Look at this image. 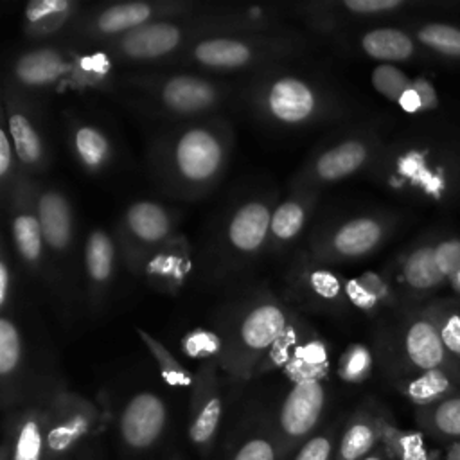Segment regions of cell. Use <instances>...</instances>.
<instances>
[{"instance_id":"cell-1","label":"cell","mask_w":460,"mask_h":460,"mask_svg":"<svg viewBox=\"0 0 460 460\" xmlns=\"http://www.w3.org/2000/svg\"><path fill=\"white\" fill-rule=\"evenodd\" d=\"M234 151V128L225 115L167 126L147 147L156 187L176 199L207 196L223 178Z\"/></svg>"},{"instance_id":"cell-2","label":"cell","mask_w":460,"mask_h":460,"mask_svg":"<svg viewBox=\"0 0 460 460\" xmlns=\"http://www.w3.org/2000/svg\"><path fill=\"white\" fill-rule=\"evenodd\" d=\"M385 189L422 203L460 196V140L442 131L406 135L385 144L368 171Z\"/></svg>"},{"instance_id":"cell-3","label":"cell","mask_w":460,"mask_h":460,"mask_svg":"<svg viewBox=\"0 0 460 460\" xmlns=\"http://www.w3.org/2000/svg\"><path fill=\"white\" fill-rule=\"evenodd\" d=\"M113 90L135 111L165 128L223 115L234 97L225 81L172 68H129L119 74Z\"/></svg>"},{"instance_id":"cell-4","label":"cell","mask_w":460,"mask_h":460,"mask_svg":"<svg viewBox=\"0 0 460 460\" xmlns=\"http://www.w3.org/2000/svg\"><path fill=\"white\" fill-rule=\"evenodd\" d=\"M241 93L248 111L273 129H305L336 120L345 111L329 84L288 65L252 74Z\"/></svg>"},{"instance_id":"cell-5","label":"cell","mask_w":460,"mask_h":460,"mask_svg":"<svg viewBox=\"0 0 460 460\" xmlns=\"http://www.w3.org/2000/svg\"><path fill=\"white\" fill-rule=\"evenodd\" d=\"M296 311L270 289H259L241 300L221 320L217 363L237 383L257 376L271 347L280 340Z\"/></svg>"},{"instance_id":"cell-6","label":"cell","mask_w":460,"mask_h":460,"mask_svg":"<svg viewBox=\"0 0 460 460\" xmlns=\"http://www.w3.org/2000/svg\"><path fill=\"white\" fill-rule=\"evenodd\" d=\"M311 40L298 31L237 32L198 40L178 59L164 68H181L205 75L261 72L304 56Z\"/></svg>"},{"instance_id":"cell-7","label":"cell","mask_w":460,"mask_h":460,"mask_svg":"<svg viewBox=\"0 0 460 460\" xmlns=\"http://www.w3.org/2000/svg\"><path fill=\"white\" fill-rule=\"evenodd\" d=\"M217 34H221V29L210 5H199L190 14L156 20L120 38L93 47L104 50L117 66L164 68L178 59L198 40Z\"/></svg>"},{"instance_id":"cell-8","label":"cell","mask_w":460,"mask_h":460,"mask_svg":"<svg viewBox=\"0 0 460 460\" xmlns=\"http://www.w3.org/2000/svg\"><path fill=\"white\" fill-rule=\"evenodd\" d=\"M36 207L43 228L50 271V295L63 309L75 305L81 293L83 259L77 255L75 216L68 196L54 183L36 180Z\"/></svg>"},{"instance_id":"cell-9","label":"cell","mask_w":460,"mask_h":460,"mask_svg":"<svg viewBox=\"0 0 460 460\" xmlns=\"http://www.w3.org/2000/svg\"><path fill=\"white\" fill-rule=\"evenodd\" d=\"M385 142L368 128H356L316 147L291 180V189H318L368 172Z\"/></svg>"},{"instance_id":"cell-10","label":"cell","mask_w":460,"mask_h":460,"mask_svg":"<svg viewBox=\"0 0 460 460\" xmlns=\"http://www.w3.org/2000/svg\"><path fill=\"white\" fill-rule=\"evenodd\" d=\"M198 7L199 4L185 0H140L95 5L81 11L66 36L75 45H101L151 22L190 14Z\"/></svg>"},{"instance_id":"cell-11","label":"cell","mask_w":460,"mask_h":460,"mask_svg":"<svg viewBox=\"0 0 460 460\" xmlns=\"http://www.w3.org/2000/svg\"><path fill=\"white\" fill-rule=\"evenodd\" d=\"M385 365L394 381L440 367L460 368L444 347L429 304L406 311L394 338L388 341Z\"/></svg>"},{"instance_id":"cell-12","label":"cell","mask_w":460,"mask_h":460,"mask_svg":"<svg viewBox=\"0 0 460 460\" xmlns=\"http://www.w3.org/2000/svg\"><path fill=\"white\" fill-rule=\"evenodd\" d=\"M394 225L386 214H358L327 223L309 235L304 253L323 266L361 261L383 246Z\"/></svg>"},{"instance_id":"cell-13","label":"cell","mask_w":460,"mask_h":460,"mask_svg":"<svg viewBox=\"0 0 460 460\" xmlns=\"http://www.w3.org/2000/svg\"><path fill=\"white\" fill-rule=\"evenodd\" d=\"M327 379V374H307L289 379L288 392L270 415L282 460L323 426L329 406Z\"/></svg>"},{"instance_id":"cell-14","label":"cell","mask_w":460,"mask_h":460,"mask_svg":"<svg viewBox=\"0 0 460 460\" xmlns=\"http://www.w3.org/2000/svg\"><path fill=\"white\" fill-rule=\"evenodd\" d=\"M99 426V408L56 379L49 392L47 460H74L79 449L97 437Z\"/></svg>"},{"instance_id":"cell-15","label":"cell","mask_w":460,"mask_h":460,"mask_svg":"<svg viewBox=\"0 0 460 460\" xmlns=\"http://www.w3.org/2000/svg\"><path fill=\"white\" fill-rule=\"evenodd\" d=\"M176 223V214L158 201L137 199L124 208L115 228V239L131 273L144 275L153 253L178 234Z\"/></svg>"},{"instance_id":"cell-16","label":"cell","mask_w":460,"mask_h":460,"mask_svg":"<svg viewBox=\"0 0 460 460\" xmlns=\"http://www.w3.org/2000/svg\"><path fill=\"white\" fill-rule=\"evenodd\" d=\"M13 250L25 273L50 291V271L43 228L36 207V178L22 176L4 199Z\"/></svg>"},{"instance_id":"cell-17","label":"cell","mask_w":460,"mask_h":460,"mask_svg":"<svg viewBox=\"0 0 460 460\" xmlns=\"http://www.w3.org/2000/svg\"><path fill=\"white\" fill-rule=\"evenodd\" d=\"M75 52L56 43H34L11 59L5 84L43 102L50 93L72 84Z\"/></svg>"},{"instance_id":"cell-18","label":"cell","mask_w":460,"mask_h":460,"mask_svg":"<svg viewBox=\"0 0 460 460\" xmlns=\"http://www.w3.org/2000/svg\"><path fill=\"white\" fill-rule=\"evenodd\" d=\"M2 115L23 172L41 180L52 164L50 144L43 128L41 102L4 84Z\"/></svg>"},{"instance_id":"cell-19","label":"cell","mask_w":460,"mask_h":460,"mask_svg":"<svg viewBox=\"0 0 460 460\" xmlns=\"http://www.w3.org/2000/svg\"><path fill=\"white\" fill-rule=\"evenodd\" d=\"M56 379L50 376L23 402L4 415L0 460H47L49 392Z\"/></svg>"},{"instance_id":"cell-20","label":"cell","mask_w":460,"mask_h":460,"mask_svg":"<svg viewBox=\"0 0 460 460\" xmlns=\"http://www.w3.org/2000/svg\"><path fill=\"white\" fill-rule=\"evenodd\" d=\"M273 208L275 203L271 198L257 196L239 203L232 210L221 235V253L226 268H241L268 250Z\"/></svg>"},{"instance_id":"cell-21","label":"cell","mask_w":460,"mask_h":460,"mask_svg":"<svg viewBox=\"0 0 460 460\" xmlns=\"http://www.w3.org/2000/svg\"><path fill=\"white\" fill-rule=\"evenodd\" d=\"M169 426L165 401L149 390L133 394L117 419L120 449L129 458H142L156 451Z\"/></svg>"},{"instance_id":"cell-22","label":"cell","mask_w":460,"mask_h":460,"mask_svg":"<svg viewBox=\"0 0 460 460\" xmlns=\"http://www.w3.org/2000/svg\"><path fill=\"white\" fill-rule=\"evenodd\" d=\"M221 367L217 359H205L194 372L189 399L187 437L199 455H208L217 440L223 419Z\"/></svg>"},{"instance_id":"cell-23","label":"cell","mask_w":460,"mask_h":460,"mask_svg":"<svg viewBox=\"0 0 460 460\" xmlns=\"http://www.w3.org/2000/svg\"><path fill=\"white\" fill-rule=\"evenodd\" d=\"M289 296L313 313L338 314L347 309V279L323 264L311 261L305 253L296 257L288 273Z\"/></svg>"},{"instance_id":"cell-24","label":"cell","mask_w":460,"mask_h":460,"mask_svg":"<svg viewBox=\"0 0 460 460\" xmlns=\"http://www.w3.org/2000/svg\"><path fill=\"white\" fill-rule=\"evenodd\" d=\"M45 379H34L29 376L27 349L22 336V329L13 314L2 313L0 318V395L4 415L23 402L34 390H38Z\"/></svg>"},{"instance_id":"cell-25","label":"cell","mask_w":460,"mask_h":460,"mask_svg":"<svg viewBox=\"0 0 460 460\" xmlns=\"http://www.w3.org/2000/svg\"><path fill=\"white\" fill-rule=\"evenodd\" d=\"M117 239L104 228L95 226L88 232L81 259H83V282H84V298L93 314H101L113 279L119 259Z\"/></svg>"},{"instance_id":"cell-26","label":"cell","mask_w":460,"mask_h":460,"mask_svg":"<svg viewBox=\"0 0 460 460\" xmlns=\"http://www.w3.org/2000/svg\"><path fill=\"white\" fill-rule=\"evenodd\" d=\"M65 137L70 156L79 165L81 171L88 174L104 172L115 160V144L110 133L83 117H65Z\"/></svg>"},{"instance_id":"cell-27","label":"cell","mask_w":460,"mask_h":460,"mask_svg":"<svg viewBox=\"0 0 460 460\" xmlns=\"http://www.w3.org/2000/svg\"><path fill=\"white\" fill-rule=\"evenodd\" d=\"M320 196L322 190L318 189H291L289 196L275 205L270 223L268 252L284 253L298 239Z\"/></svg>"},{"instance_id":"cell-28","label":"cell","mask_w":460,"mask_h":460,"mask_svg":"<svg viewBox=\"0 0 460 460\" xmlns=\"http://www.w3.org/2000/svg\"><path fill=\"white\" fill-rule=\"evenodd\" d=\"M395 279L410 298L431 295L447 284L437 264L435 243L422 241L408 248L397 261Z\"/></svg>"},{"instance_id":"cell-29","label":"cell","mask_w":460,"mask_h":460,"mask_svg":"<svg viewBox=\"0 0 460 460\" xmlns=\"http://www.w3.org/2000/svg\"><path fill=\"white\" fill-rule=\"evenodd\" d=\"M383 411L385 408L367 401L343 420L336 460H363L381 444Z\"/></svg>"},{"instance_id":"cell-30","label":"cell","mask_w":460,"mask_h":460,"mask_svg":"<svg viewBox=\"0 0 460 460\" xmlns=\"http://www.w3.org/2000/svg\"><path fill=\"white\" fill-rule=\"evenodd\" d=\"M190 262V244L185 235L176 234L153 253L142 277L155 291L176 295L189 277Z\"/></svg>"},{"instance_id":"cell-31","label":"cell","mask_w":460,"mask_h":460,"mask_svg":"<svg viewBox=\"0 0 460 460\" xmlns=\"http://www.w3.org/2000/svg\"><path fill=\"white\" fill-rule=\"evenodd\" d=\"M83 7L75 0H32L23 9V34L31 41H47L70 27Z\"/></svg>"},{"instance_id":"cell-32","label":"cell","mask_w":460,"mask_h":460,"mask_svg":"<svg viewBox=\"0 0 460 460\" xmlns=\"http://www.w3.org/2000/svg\"><path fill=\"white\" fill-rule=\"evenodd\" d=\"M225 460H282L270 415H253L237 424Z\"/></svg>"},{"instance_id":"cell-33","label":"cell","mask_w":460,"mask_h":460,"mask_svg":"<svg viewBox=\"0 0 460 460\" xmlns=\"http://www.w3.org/2000/svg\"><path fill=\"white\" fill-rule=\"evenodd\" d=\"M352 43L363 56L390 65L413 59L419 45L410 31L390 25L370 27L356 34Z\"/></svg>"},{"instance_id":"cell-34","label":"cell","mask_w":460,"mask_h":460,"mask_svg":"<svg viewBox=\"0 0 460 460\" xmlns=\"http://www.w3.org/2000/svg\"><path fill=\"white\" fill-rule=\"evenodd\" d=\"M395 388L411 402L415 408L431 406L446 397L460 392V368L440 367L424 370L399 381H394Z\"/></svg>"},{"instance_id":"cell-35","label":"cell","mask_w":460,"mask_h":460,"mask_svg":"<svg viewBox=\"0 0 460 460\" xmlns=\"http://www.w3.org/2000/svg\"><path fill=\"white\" fill-rule=\"evenodd\" d=\"M345 296L349 305L361 313L372 314L395 304V288L388 277L377 271H363L354 279H347Z\"/></svg>"},{"instance_id":"cell-36","label":"cell","mask_w":460,"mask_h":460,"mask_svg":"<svg viewBox=\"0 0 460 460\" xmlns=\"http://www.w3.org/2000/svg\"><path fill=\"white\" fill-rule=\"evenodd\" d=\"M415 420L422 433L438 442L447 446L460 442V392L431 406L417 408Z\"/></svg>"},{"instance_id":"cell-37","label":"cell","mask_w":460,"mask_h":460,"mask_svg":"<svg viewBox=\"0 0 460 460\" xmlns=\"http://www.w3.org/2000/svg\"><path fill=\"white\" fill-rule=\"evenodd\" d=\"M381 446L392 460H440L438 455L426 446L420 431L401 429L386 410L381 419Z\"/></svg>"},{"instance_id":"cell-38","label":"cell","mask_w":460,"mask_h":460,"mask_svg":"<svg viewBox=\"0 0 460 460\" xmlns=\"http://www.w3.org/2000/svg\"><path fill=\"white\" fill-rule=\"evenodd\" d=\"M415 41L444 58L460 59V27L446 22H422L411 31Z\"/></svg>"},{"instance_id":"cell-39","label":"cell","mask_w":460,"mask_h":460,"mask_svg":"<svg viewBox=\"0 0 460 460\" xmlns=\"http://www.w3.org/2000/svg\"><path fill=\"white\" fill-rule=\"evenodd\" d=\"M137 334L142 340V343L147 347L149 354L153 356L155 363L160 368V374H162L164 381L169 386H172V388H192L194 374L189 372L160 340L151 336L142 327H137Z\"/></svg>"},{"instance_id":"cell-40","label":"cell","mask_w":460,"mask_h":460,"mask_svg":"<svg viewBox=\"0 0 460 460\" xmlns=\"http://www.w3.org/2000/svg\"><path fill=\"white\" fill-rule=\"evenodd\" d=\"M341 426L340 419L323 424L284 460H336Z\"/></svg>"},{"instance_id":"cell-41","label":"cell","mask_w":460,"mask_h":460,"mask_svg":"<svg viewBox=\"0 0 460 460\" xmlns=\"http://www.w3.org/2000/svg\"><path fill=\"white\" fill-rule=\"evenodd\" d=\"M374 368L372 350L365 343H350L338 359V377L345 383L358 385L363 383Z\"/></svg>"},{"instance_id":"cell-42","label":"cell","mask_w":460,"mask_h":460,"mask_svg":"<svg viewBox=\"0 0 460 460\" xmlns=\"http://www.w3.org/2000/svg\"><path fill=\"white\" fill-rule=\"evenodd\" d=\"M429 309L438 325L447 354L460 365V307L451 302H435L429 304Z\"/></svg>"},{"instance_id":"cell-43","label":"cell","mask_w":460,"mask_h":460,"mask_svg":"<svg viewBox=\"0 0 460 460\" xmlns=\"http://www.w3.org/2000/svg\"><path fill=\"white\" fill-rule=\"evenodd\" d=\"M370 83L379 95L397 104L401 95L410 88L411 77H408V74L397 65L379 63L370 74Z\"/></svg>"},{"instance_id":"cell-44","label":"cell","mask_w":460,"mask_h":460,"mask_svg":"<svg viewBox=\"0 0 460 460\" xmlns=\"http://www.w3.org/2000/svg\"><path fill=\"white\" fill-rule=\"evenodd\" d=\"M25 176L18 156L14 153L13 140L9 137L7 128L0 126V187H2V201L9 196L14 185Z\"/></svg>"},{"instance_id":"cell-45","label":"cell","mask_w":460,"mask_h":460,"mask_svg":"<svg viewBox=\"0 0 460 460\" xmlns=\"http://www.w3.org/2000/svg\"><path fill=\"white\" fill-rule=\"evenodd\" d=\"M435 257L437 264L449 282L460 271V239L447 237L435 243Z\"/></svg>"},{"instance_id":"cell-46","label":"cell","mask_w":460,"mask_h":460,"mask_svg":"<svg viewBox=\"0 0 460 460\" xmlns=\"http://www.w3.org/2000/svg\"><path fill=\"white\" fill-rule=\"evenodd\" d=\"M14 289H16V273L14 264L11 262V257L7 253V248H2L0 255V309L2 313H7L9 304L14 302Z\"/></svg>"},{"instance_id":"cell-47","label":"cell","mask_w":460,"mask_h":460,"mask_svg":"<svg viewBox=\"0 0 460 460\" xmlns=\"http://www.w3.org/2000/svg\"><path fill=\"white\" fill-rule=\"evenodd\" d=\"M411 86L417 90L422 106H424V113L426 111H433L438 106V93L433 86L431 81H428L426 77H413L411 79Z\"/></svg>"},{"instance_id":"cell-48","label":"cell","mask_w":460,"mask_h":460,"mask_svg":"<svg viewBox=\"0 0 460 460\" xmlns=\"http://www.w3.org/2000/svg\"><path fill=\"white\" fill-rule=\"evenodd\" d=\"M399 108L410 115H419V113H424V106H422V101L417 93V90L410 84V88L401 95L399 99Z\"/></svg>"},{"instance_id":"cell-49","label":"cell","mask_w":460,"mask_h":460,"mask_svg":"<svg viewBox=\"0 0 460 460\" xmlns=\"http://www.w3.org/2000/svg\"><path fill=\"white\" fill-rule=\"evenodd\" d=\"M74 460H106V453L99 442V437H93L88 444H84Z\"/></svg>"},{"instance_id":"cell-50","label":"cell","mask_w":460,"mask_h":460,"mask_svg":"<svg viewBox=\"0 0 460 460\" xmlns=\"http://www.w3.org/2000/svg\"><path fill=\"white\" fill-rule=\"evenodd\" d=\"M363 460H392V458H390V455L386 453V449L379 444V446H377L370 455H367Z\"/></svg>"},{"instance_id":"cell-51","label":"cell","mask_w":460,"mask_h":460,"mask_svg":"<svg viewBox=\"0 0 460 460\" xmlns=\"http://www.w3.org/2000/svg\"><path fill=\"white\" fill-rule=\"evenodd\" d=\"M444 460H460V442H453L447 446Z\"/></svg>"},{"instance_id":"cell-52","label":"cell","mask_w":460,"mask_h":460,"mask_svg":"<svg viewBox=\"0 0 460 460\" xmlns=\"http://www.w3.org/2000/svg\"><path fill=\"white\" fill-rule=\"evenodd\" d=\"M447 284L451 286V289H453L456 295H460V271H458Z\"/></svg>"},{"instance_id":"cell-53","label":"cell","mask_w":460,"mask_h":460,"mask_svg":"<svg viewBox=\"0 0 460 460\" xmlns=\"http://www.w3.org/2000/svg\"><path fill=\"white\" fill-rule=\"evenodd\" d=\"M164 460H180V458H174V456H169V458H164Z\"/></svg>"}]
</instances>
